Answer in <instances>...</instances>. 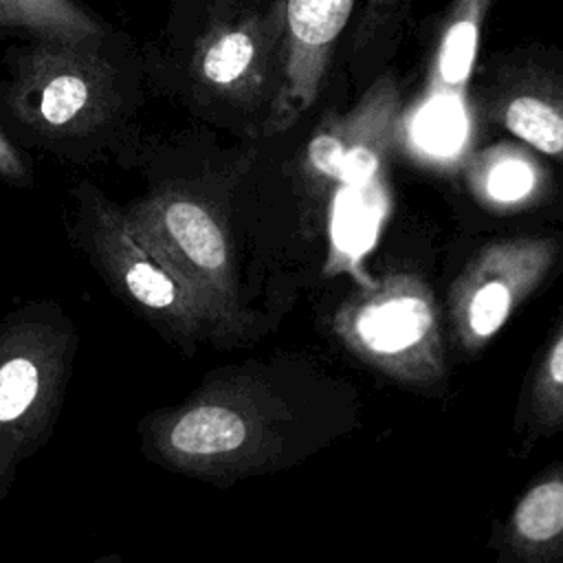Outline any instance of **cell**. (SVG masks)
<instances>
[{"instance_id":"1","label":"cell","mask_w":563,"mask_h":563,"mask_svg":"<svg viewBox=\"0 0 563 563\" xmlns=\"http://www.w3.org/2000/svg\"><path fill=\"white\" fill-rule=\"evenodd\" d=\"M361 422V396L310 358H249L207 372L180 402L141 418L145 460L213 486L299 466Z\"/></svg>"},{"instance_id":"2","label":"cell","mask_w":563,"mask_h":563,"mask_svg":"<svg viewBox=\"0 0 563 563\" xmlns=\"http://www.w3.org/2000/svg\"><path fill=\"white\" fill-rule=\"evenodd\" d=\"M75 198L77 242L86 257L112 295L165 341L194 352L200 343L229 347L246 339L141 244L119 205L90 183H81Z\"/></svg>"},{"instance_id":"3","label":"cell","mask_w":563,"mask_h":563,"mask_svg":"<svg viewBox=\"0 0 563 563\" xmlns=\"http://www.w3.org/2000/svg\"><path fill=\"white\" fill-rule=\"evenodd\" d=\"M77 328L55 301L0 321V506L20 466L53 435L77 356Z\"/></svg>"},{"instance_id":"4","label":"cell","mask_w":563,"mask_h":563,"mask_svg":"<svg viewBox=\"0 0 563 563\" xmlns=\"http://www.w3.org/2000/svg\"><path fill=\"white\" fill-rule=\"evenodd\" d=\"M332 332L358 363L416 389L446 376V350L433 290L411 273H387L350 292Z\"/></svg>"},{"instance_id":"5","label":"cell","mask_w":563,"mask_h":563,"mask_svg":"<svg viewBox=\"0 0 563 563\" xmlns=\"http://www.w3.org/2000/svg\"><path fill=\"white\" fill-rule=\"evenodd\" d=\"M141 244L244 336L255 314L242 303L238 264L220 209L185 185H158L123 209Z\"/></svg>"},{"instance_id":"6","label":"cell","mask_w":563,"mask_h":563,"mask_svg":"<svg viewBox=\"0 0 563 563\" xmlns=\"http://www.w3.org/2000/svg\"><path fill=\"white\" fill-rule=\"evenodd\" d=\"M9 103L40 134H84L114 110V70L95 48L44 40L20 57Z\"/></svg>"},{"instance_id":"7","label":"cell","mask_w":563,"mask_h":563,"mask_svg":"<svg viewBox=\"0 0 563 563\" xmlns=\"http://www.w3.org/2000/svg\"><path fill=\"white\" fill-rule=\"evenodd\" d=\"M563 253L554 235H517L484 244L449 288V319L464 352L484 347L545 282Z\"/></svg>"},{"instance_id":"8","label":"cell","mask_w":563,"mask_h":563,"mask_svg":"<svg viewBox=\"0 0 563 563\" xmlns=\"http://www.w3.org/2000/svg\"><path fill=\"white\" fill-rule=\"evenodd\" d=\"M286 46V2L275 0L262 11H244L216 20L200 35L194 57V79L213 97L253 106L277 90Z\"/></svg>"},{"instance_id":"9","label":"cell","mask_w":563,"mask_h":563,"mask_svg":"<svg viewBox=\"0 0 563 563\" xmlns=\"http://www.w3.org/2000/svg\"><path fill=\"white\" fill-rule=\"evenodd\" d=\"M402 121V99L391 73L376 77L345 112L328 117L308 139L303 176L319 187L363 185L391 152Z\"/></svg>"},{"instance_id":"10","label":"cell","mask_w":563,"mask_h":563,"mask_svg":"<svg viewBox=\"0 0 563 563\" xmlns=\"http://www.w3.org/2000/svg\"><path fill=\"white\" fill-rule=\"evenodd\" d=\"M286 46L268 132L288 130L319 97L336 42L352 20L356 0H284Z\"/></svg>"},{"instance_id":"11","label":"cell","mask_w":563,"mask_h":563,"mask_svg":"<svg viewBox=\"0 0 563 563\" xmlns=\"http://www.w3.org/2000/svg\"><path fill=\"white\" fill-rule=\"evenodd\" d=\"M493 121L539 154L563 163V77L541 68L510 70L488 97Z\"/></svg>"},{"instance_id":"12","label":"cell","mask_w":563,"mask_h":563,"mask_svg":"<svg viewBox=\"0 0 563 563\" xmlns=\"http://www.w3.org/2000/svg\"><path fill=\"white\" fill-rule=\"evenodd\" d=\"M495 543L497 563H563V462L548 464L523 488Z\"/></svg>"},{"instance_id":"13","label":"cell","mask_w":563,"mask_h":563,"mask_svg":"<svg viewBox=\"0 0 563 563\" xmlns=\"http://www.w3.org/2000/svg\"><path fill=\"white\" fill-rule=\"evenodd\" d=\"M488 7L490 0H451L431 62L429 99L435 103L464 99Z\"/></svg>"},{"instance_id":"14","label":"cell","mask_w":563,"mask_h":563,"mask_svg":"<svg viewBox=\"0 0 563 563\" xmlns=\"http://www.w3.org/2000/svg\"><path fill=\"white\" fill-rule=\"evenodd\" d=\"M563 429V312L537 356L517 405L515 433L521 449Z\"/></svg>"},{"instance_id":"15","label":"cell","mask_w":563,"mask_h":563,"mask_svg":"<svg viewBox=\"0 0 563 563\" xmlns=\"http://www.w3.org/2000/svg\"><path fill=\"white\" fill-rule=\"evenodd\" d=\"M0 24L88 48L103 40V26L75 0H0Z\"/></svg>"},{"instance_id":"16","label":"cell","mask_w":563,"mask_h":563,"mask_svg":"<svg viewBox=\"0 0 563 563\" xmlns=\"http://www.w3.org/2000/svg\"><path fill=\"white\" fill-rule=\"evenodd\" d=\"M471 185L486 200L497 205H515L532 196L539 183V167L528 154L515 147H490L479 152L468 172Z\"/></svg>"},{"instance_id":"17","label":"cell","mask_w":563,"mask_h":563,"mask_svg":"<svg viewBox=\"0 0 563 563\" xmlns=\"http://www.w3.org/2000/svg\"><path fill=\"white\" fill-rule=\"evenodd\" d=\"M411 0H365L361 7V18L354 29L352 53L361 55L372 44H376L389 29H394Z\"/></svg>"},{"instance_id":"18","label":"cell","mask_w":563,"mask_h":563,"mask_svg":"<svg viewBox=\"0 0 563 563\" xmlns=\"http://www.w3.org/2000/svg\"><path fill=\"white\" fill-rule=\"evenodd\" d=\"M0 178L13 180V183L26 180V165L2 130H0Z\"/></svg>"},{"instance_id":"19","label":"cell","mask_w":563,"mask_h":563,"mask_svg":"<svg viewBox=\"0 0 563 563\" xmlns=\"http://www.w3.org/2000/svg\"><path fill=\"white\" fill-rule=\"evenodd\" d=\"M92 563H123V556L119 552H110V554H101Z\"/></svg>"}]
</instances>
